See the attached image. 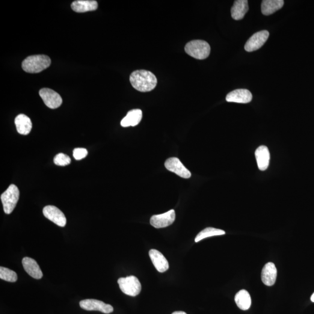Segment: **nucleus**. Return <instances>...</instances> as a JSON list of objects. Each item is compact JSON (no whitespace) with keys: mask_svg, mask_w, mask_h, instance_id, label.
I'll return each instance as SVG.
<instances>
[{"mask_svg":"<svg viewBox=\"0 0 314 314\" xmlns=\"http://www.w3.org/2000/svg\"><path fill=\"white\" fill-rule=\"evenodd\" d=\"M130 82L133 88L141 92L152 91L157 84L156 76L146 70L134 71L130 76Z\"/></svg>","mask_w":314,"mask_h":314,"instance_id":"1","label":"nucleus"},{"mask_svg":"<svg viewBox=\"0 0 314 314\" xmlns=\"http://www.w3.org/2000/svg\"><path fill=\"white\" fill-rule=\"evenodd\" d=\"M51 60L45 55L29 56L22 62V67L26 72L37 73L47 69L51 65Z\"/></svg>","mask_w":314,"mask_h":314,"instance_id":"2","label":"nucleus"},{"mask_svg":"<svg viewBox=\"0 0 314 314\" xmlns=\"http://www.w3.org/2000/svg\"><path fill=\"white\" fill-rule=\"evenodd\" d=\"M185 50L186 52L191 57L197 60H204L209 55L211 47L206 41L195 40L187 43Z\"/></svg>","mask_w":314,"mask_h":314,"instance_id":"3","label":"nucleus"},{"mask_svg":"<svg viewBox=\"0 0 314 314\" xmlns=\"http://www.w3.org/2000/svg\"><path fill=\"white\" fill-rule=\"evenodd\" d=\"M19 198V191L17 186L11 185L1 195L3 208L5 214H10L14 211Z\"/></svg>","mask_w":314,"mask_h":314,"instance_id":"4","label":"nucleus"},{"mask_svg":"<svg viewBox=\"0 0 314 314\" xmlns=\"http://www.w3.org/2000/svg\"><path fill=\"white\" fill-rule=\"evenodd\" d=\"M121 291L125 295L135 297L140 294L141 286L140 281L135 276L121 278L118 280Z\"/></svg>","mask_w":314,"mask_h":314,"instance_id":"5","label":"nucleus"},{"mask_svg":"<svg viewBox=\"0 0 314 314\" xmlns=\"http://www.w3.org/2000/svg\"><path fill=\"white\" fill-rule=\"evenodd\" d=\"M39 95L44 104L50 108L60 107L63 103V99L60 95L50 88H42L39 91Z\"/></svg>","mask_w":314,"mask_h":314,"instance_id":"6","label":"nucleus"},{"mask_svg":"<svg viewBox=\"0 0 314 314\" xmlns=\"http://www.w3.org/2000/svg\"><path fill=\"white\" fill-rule=\"evenodd\" d=\"M269 32L262 31L256 33L248 40L244 46V49L247 52L256 51L262 47L268 40Z\"/></svg>","mask_w":314,"mask_h":314,"instance_id":"7","label":"nucleus"},{"mask_svg":"<svg viewBox=\"0 0 314 314\" xmlns=\"http://www.w3.org/2000/svg\"><path fill=\"white\" fill-rule=\"evenodd\" d=\"M80 306L82 309L87 311H99L105 314L113 312L114 309L111 305L105 304L95 299H87L80 302Z\"/></svg>","mask_w":314,"mask_h":314,"instance_id":"8","label":"nucleus"},{"mask_svg":"<svg viewBox=\"0 0 314 314\" xmlns=\"http://www.w3.org/2000/svg\"><path fill=\"white\" fill-rule=\"evenodd\" d=\"M44 217L52 221L59 227H64L67 224V219L63 212L57 207L47 206L43 209Z\"/></svg>","mask_w":314,"mask_h":314,"instance_id":"9","label":"nucleus"},{"mask_svg":"<svg viewBox=\"0 0 314 314\" xmlns=\"http://www.w3.org/2000/svg\"><path fill=\"white\" fill-rule=\"evenodd\" d=\"M165 167L168 171L173 172L183 178L189 179L191 177V172L176 157L168 158L165 162Z\"/></svg>","mask_w":314,"mask_h":314,"instance_id":"10","label":"nucleus"},{"mask_svg":"<svg viewBox=\"0 0 314 314\" xmlns=\"http://www.w3.org/2000/svg\"><path fill=\"white\" fill-rule=\"evenodd\" d=\"M175 218V211L171 209L164 214L153 215L150 219V224L157 229L166 227L173 224Z\"/></svg>","mask_w":314,"mask_h":314,"instance_id":"11","label":"nucleus"},{"mask_svg":"<svg viewBox=\"0 0 314 314\" xmlns=\"http://www.w3.org/2000/svg\"><path fill=\"white\" fill-rule=\"evenodd\" d=\"M253 96L249 90L237 89L231 91L226 97L227 102L246 104L251 102Z\"/></svg>","mask_w":314,"mask_h":314,"instance_id":"12","label":"nucleus"},{"mask_svg":"<svg viewBox=\"0 0 314 314\" xmlns=\"http://www.w3.org/2000/svg\"><path fill=\"white\" fill-rule=\"evenodd\" d=\"M277 269L272 262H268L263 266L262 272V279L266 286H271L276 282Z\"/></svg>","mask_w":314,"mask_h":314,"instance_id":"13","label":"nucleus"},{"mask_svg":"<svg viewBox=\"0 0 314 314\" xmlns=\"http://www.w3.org/2000/svg\"><path fill=\"white\" fill-rule=\"evenodd\" d=\"M22 265L25 271L34 279H40L43 277V272L35 260L29 257L23 258Z\"/></svg>","mask_w":314,"mask_h":314,"instance_id":"14","label":"nucleus"},{"mask_svg":"<svg viewBox=\"0 0 314 314\" xmlns=\"http://www.w3.org/2000/svg\"><path fill=\"white\" fill-rule=\"evenodd\" d=\"M149 256L157 271L163 273L168 270L169 268L168 261L159 251L155 249L150 250Z\"/></svg>","mask_w":314,"mask_h":314,"instance_id":"15","label":"nucleus"},{"mask_svg":"<svg viewBox=\"0 0 314 314\" xmlns=\"http://www.w3.org/2000/svg\"><path fill=\"white\" fill-rule=\"evenodd\" d=\"M258 167L261 171H265L268 168L270 161V153L268 147L265 146H260L255 152Z\"/></svg>","mask_w":314,"mask_h":314,"instance_id":"16","label":"nucleus"},{"mask_svg":"<svg viewBox=\"0 0 314 314\" xmlns=\"http://www.w3.org/2000/svg\"><path fill=\"white\" fill-rule=\"evenodd\" d=\"M71 8L76 13H82L96 10L98 3L93 0H77L71 4Z\"/></svg>","mask_w":314,"mask_h":314,"instance_id":"17","label":"nucleus"},{"mask_svg":"<svg viewBox=\"0 0 314 314\" xmlns=\"http://www.w3.org/2000/svg\"><path fill=\"white\" fill-rule=\"evenodd\" d=\"M248 10L247 0H237L231 8V16L233 19L239 20L244 18Z\"/></svg>","mask_w":314,"mask_h":314,"instance_id":"18","label":"nucleus"},{"mask_svg":"<svg viewBox=\"0 0 314 314\" xmlns=\"http://www.w3.org/2000/svg\"><path fill=\"white\" fill-rule=\"evenodd\" d=\"M15 123L17 132L20 135H27L31 132L32 128V121L28 116L24 114H19L15 120Z\"/></svg>","mask_w":314,"mask_h":314,"instance_id":"19","label":"nucleus"},{"mask_svg":"<svg viewBox=\"0 0 314 314\" xmlns=\"http://www.w3.org/2000/svg\"><path fill=\"white\" fill-rule=\"evenodd\" d=\"M143 114L140 109H136L130 110L121 121V125L122 127L135 126L138 125L142 119Z\"/></svg>","mask_w":314,"mask_h":314,"instance_id":"20","label":"nucleus"},{"mask_svg":"<svg viewBox=\"0 0 314 314\" xmlns=\"http://www.w3.org/2000/svg\"><path fill=\"white\" fill-rule=\"evenodd\" d=\"M283 0H263L262 4V12L264 16H270L283 7Z\"/></svg>","mask_w":314,"mask_h":314,"instance_id":"21","label":"nucleus"},{"mask_svg":"<svg viewBox=\"0 0 314 314\" xmlns=\"http://www.w3.org/2000/svg\"><path fill=\"white\" fill-rule=\"evenodd\" d=\"M235 301L237 306L242 310H247L251 305V296L247 290H241L236 293Z\"/></svg>","mask_w":314,"mask_h":314,"instance_id":"22","label":"nucleus"},{"mask_svg":"<svg viewBox=\"0 0 314 314\" xmlns=\"http://www.w3.org/2000/svg\"><path fill=\"white\" fill-rule=\"evenodd\" d=\"M225 234V232L223 230L216 229V228L211 227H207L205 229L201 231L197 236L195 237V242L197 243L201 241V240L209 238V237L223 235Z\"/></svg>","mask_w":314,"mask_h":314,"instance_id":"23","label":"nucleus"},{"mask_svg":"<svg viewBox=\"0 0 314 314\" xmlns=\"http://www.w3.org/2000/svg\"><path fill=\"white\" fill-rule=\"evenodd\" d=\"M0 278L1 279L7 281L9 282H16L17 280V276L16 272L11 270V269L2 267H0Z\"/></svg>","mask_w":314,"mask_h":314,"instance_id":"24","label":"nucleus"},{"mask_svg":"<svg viewBox=\"0 0 314 314\" xmlns=\"http://www.w3.org/2000/svg\"><path fill=\"white\" fill-rule=\"evenodd\" d=\"M54 162L55 165L58 166H66L70 164L71 159L69 156L63 153H60L55 157Z\"/></svg>","mask_w":314,"mask_h":314,"instance_id":"25","label":"nucleus"},{"mask_svg":"<svg viewBox=\"0 0 314 314\" xmlns=\"http://www.w3.org/2000/svg\"><path fill=\"white\" fill-rule=\"evenodd\" d=\"M88 154L87 150L84 148H76L74 149L73 155L76 160H81L85 158Z\"/></svg>","mask_w":314,"mask_h":314,"instance_id":"26","label":"nucleus"},{"mask_svg":"<svg viewBox=\"0 0 314 314\" xmlns=\"http://www.w3.org/2000/svg\"><path fill=\"white\" fill-rule=\"evenodd\" d=\"M172 314H186L185 312H175L173 313Z\"/></svg>","mask_w":314,"mask_h":314,"instance_id":"27","label":"nucleus"},{"mask_svg":"<svg viewBox=\"0 0 314 314\" xmlns=\"http://www.w3.org/2000/svg\"><path fill=\"white\" fill-rule=\"evenodd\" d=\"M311 300H312V301L314 303V293H313V295L311 296Z\"/></svg>","mask_w":314,"mask_h":314,"instance_id":"28","label":"nucleus"}]
</instances>
